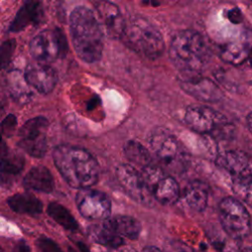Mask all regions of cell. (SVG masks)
Here are the masks:
<instances>
[{
	"mask_svg": "<svg viewBox=\"0 0 252 252\" xmlns=\"http://www.w3.org/2000/svg\"><path fill=\"white\" fill-rule=\"evenodd\" d=\"M19 250H20V252H31V249H30L29 245L23 240L19 244Z\"/></svg>",
	"mask_w": 252,
	"mask_h": 252,
	"instance_id": "1f68e13d",
	"label": "cell"
},
{
	"mask_svg": "<svg viewBox=\"0 0 252 252\" xmlns=\"http://www.w3.org/2000/svg\"><path fill=\"white\" fill-rule=\"evenodd\" d=\"M52 156L56 168L71 187L85 189L97 182L99 165L87 150L59 145L53 150Z\"/></svg>",
	"mask_w": 252,
	"mask_h": 252,
	"instance_id": "6da1fadb",
	"label": "cell"
},
{
	"mask_svg": "<svg viewBox=\"0 0 252 252\" xmlns=\"http://www.w3.org/2000/svg\"><path fill=\"white\" fill-rule=\"evenodd\" d=\"M16 45L17 42L14 38L7 39L0 44V69H4L9 65L16 49Z\"/></svg>",
	"mask_w": 252,
	"mask_h": 252,
	"instance_id": "83f0119b",
	"label": "cell"
},
{
	"mask_svg": "<svg viewBox=\"0 0 252 252\" xmlns=\"http://www.w3.org/2000/svg\"><path fill=\"white\" fill-rule=\"evenodd\" d=\"M142 252H165V251H162L156 246H147L143 249Z\"/></svg>",
	"mask_w": 252,
	"mask_h": 252,
	"instance_id": "d6a6232c",
	"label": "cell"
},
{
	"mask_svg": "<svg viewBox=\"0 0 252 252\" xmlns=\"http://www.w3.org/2000/svg\"><path fill=\"white\" fill-rule=\"evenodd\" d=\"M169 57L185 78L199 76L211 58L208 43L201 33L192 30L174 34L169 45Z\"/></svg>",
	"mask_w": 252,
	"mask_h": 252,
	"instance_id": "3957f363",
	"label": "cell"
},
{
	"mask_svg": "<svg viewBox=\"0 0 252 252\" xmlns=\"http://www.w3.org/2000/svg\"><path fill=\"white\" fill-rule=\"evenodd\" d=\"M38 252H63L59 245L48 237H39L36 240Z\"/></svg>",
	"mask_w": 252,
	"mask_h": 252,
	"instance_id": "f1b7e54d",
	"label": "cell"
},
{
	"mask_svg": "<svg viewBox=\"0 0 252 252\" xmlns=\"http://www.w3.org/2000/svg\"><path fill=\"white\" fill-rule=\"evenodd\" d=\"M6 153H7V150H6L5 145L4 144H0V157L2 158Z\"/></svg>",
	"mask_w": 252,
	"mask_h": 252,
	"instance_id": "d590c367",
	"label": "cell"
},
{
	"mask_svg": "<svg viewBox=\"0 0 252 252\" xmlns=\"http://www.w3.org/2000/svg\"><path fill=\"white\" fill-rule=\"evenodd\" d=\"M116 178L127 193L134 201L143 205H149L153 201V197L149 192L142 173L131 164H119L115 170Z\"/></svg>",
	"mask_w": 252,
	"mask_h": 252,
	"instance_id": "7c38bea8",
	"label": "cell"
},
{
	"mask_svg": "<svg viewBox=\"0 0 252 252\" xmlns=\"http://www.w3.org/2000/svg\"><path fill=\"white\" fill-rule=\"evenodd\" d=\"M180 85L187 94L202 101L215 102L222 97L220 89L213 81L206 78L199 76L184 78Z\"/></svg>",
	"mask_w": 252,
	"mask_h": 252,
	"instance_id": "2e32d148",
	"label": "cell"
},
{
	"mask_svg": "<svg viewBox=\"0 0 252 252\" xmlns=\"http://www.w3.org/2000/svg\"><path fill=\"white\" fill-rule=\"evenodd\" d=\"M185 205L193 212H203L208 204L209 190L206 183L202 181L189 182L180 193Z\"/></svg>",
	"mask_w": 252,
	"mask_h": 252,
	"instance_id": "ac0fdd59",
	"label": "cell"
},
{
	"mask_svg": "<svg viewBox=\"0 0 252 252\" xmlns=\"http://www.w3.org/2000/svg\"><path fill=\"white\" fill-rule=\"evenodd\" d=\"M120 38L134 52L149 59H157L164 51L162 34L152 23L142 17L126 22Z\"/></svg>",
	"mask_w": 252,
	"mask_h": 252,
	"instance_id": "277c9868",
	"label": "cell"
},
{
	"mask_svg": "<svg viewBox=\"0 0 252 252\" xmlns=\"http://www.w3.org/2000/svg\"><path fill=\"white\" fill-rule=\"evenodd\" d=\"M9 207L18 214L36 216L42 212V203L32 194L19 193L8 199Z\"/></svg>",
	"mask_w": 252,
	"mask_h": 252,
	"instance_id": "603a6c76",
	"label": "cell"
},
{
	"mask_svg": "<svg viewBox=\"0 0 252 252\" xmlns=\"http://www.w3.org/2000/svg\"><path fill=\"white\" fill-rule=\"evenodd\" d=\"M103 222L111 228L120 237L135 240L141 232V224L133 217L129 216H114L103 220Z\"/></svg>",
	"mask_w": 252,
	"mask_h": 252,
	"instance_id": "7402d4cb",
	"label": "cell"
},
{
	"mask_svg": "<svg viewBox=\"0 0 252 252\" xmlns=\"http://www.w3.org/2000/svg\"><path fill=\"white\" fill-rule=\"evenodd\" d=\"M165 252H195L192 248L178 241L170 242Z\"/></svg>",
	"mask_w": 252,
	"mask_h": 252,
	"instance_id": "4dcf8cb0",
	"label": "cell"
},
{
	"mask_svg": "<svg viewBox=\"0 0 252 252\" xmlns=\"http://www.w3.org/2000/svg\"><path fill=\"white\" fill-rule=\"evenodd\" d=\"M17 127V117L14 114L7 115L1 122V133L6 137H12L15 134Z\"/></svg>",
	"mask_w": 252,
	"mask_h": 252,
	"instance_id": "f546056e",
	"label": "cell"
},
{
	"mask_svg": "<svg viewBox=\"0 0 252 252\" xmlns=\"http://www.w3.org/2000/svg\"><path fill=\"white\" fill-rule=\"evenodd\" d=\"M77 245H78V247L80 248V250H81L82 252H90L89 248H88L84 243H82V242H78V243H77Z\"/></svg>",
	"mask_w": 252,
	"mask_h": 252,
	"instance_id": "e575fe53",
	"label": "cell"
},
{
	"mask_svg": "<svg viewBox=\"0 0 252 252\" xmlns=\"http://www.w3.org/2000/svg\"><path fill=\"white\" fill-rule=\"evenodd\" d=\"M76 205L80 214L91 220H105L111 213V202L107 195L91 188L78 191Z\"/></svg>",
	"mask_w": 252,
	"mask_h": 252,
	"instance_id": "8fae6325",
	"label": "cell"
},
{
	"mask_svg": "<svg viewBox=\"0 0 252 252\" xmlns=\"http://www.w3.org/2000/svg\"><path fill=\"white\" fill-rule=\"evenodd\" d=\"M94 6L107 35L112 38H120L126 22L118 6L108 1L95 2Z\"/></svg>",
	"mask_w": 252,
	"mask_h": 252,
	"instance_id": "9a60e30c",
	"label": "cell"
},
{
	"mask_svg": "<svg viewBox=\"0 0 252 252\" xmlns=\"http://www.w3.org/2000/svg\"><path fill=\"white\" fill-rule=\"evenodd\" d=\"M89 235L94 242L109 248H118L124 244V239L116 234L103 221L91 226Z\"/></svg>",
	"mask_w": 252,
	"mask_h": 252,
	"instance_id": "cb8c5ba5",
	"label": "cell"
},
{
	"mask_svg": "<svg viewBox=\"0 0 252 252\" xmlns=\"http://www.w3.org/2000/svg\"><path fill=\"white\" fill-rule=\"evenodd\" d=\"M252 48V36L249 32L241 34L238 38L233 39L222 45L220 48V58L230 64H241L247 60Z\"/></svg>",
	"mask_w": 252,
	"mask_h": 252,
	"instance_id": "e0dca14e",
	"label": "cell"
},
{
	"mask_svg": "<svg viewBox=\"0 0 252 252\" xmlns=\"http://www.w3.org/2000/svg\"><path fill=\"white\" fill-rule=\"evenodd\" d=\"M1 141H2V136H1V134H0V144H1Z\"/></svg>",
	"mask_w": 252,
	"mask_h": 252,
	"instance_id": "60d3db41",
	"label": "cell"
},
{
	"mask_svg": "<svg viewBox=\"0 0 252 252\" xmlns=\"http://www.w3.org/2000/svg\"><path fill=\"white\" fill-rule=\"evenodd\" d=\"M219 218L224 232L233 240L247 237L251 231V218L236 198L225 197L219 204Z\"/></svg>",
	"mask_w": 252,
	"mask_h": 252,
	"instance_id": "8992f818",
	"label": "cell"
},
{
	"mask_svg": "<svg viewBox=\"0 0 252 252\" xmlns=\"http://www.w3.org/2000/svg\"><path fill=\"white\" fill-rule=\"evenodd\" d=\"M68 51V41L64 32L55 28L44 30L36 34L30 42L32 56L41 63H49L57 58H63Z\"/></svg>",
	"mask_w": 252,
	"mask_h": 252,
	"instance_id": "52a82bcc",
	"label": "cell"
},
{
	"mask_svg": "<svg viewBox=\"0 0 252 252\" xmlns=\"http://www.w3.org/2000/svg\"><path fill=\"white\" fill-rule=\"evenodd\" d=\"M123 152L130 162L139 165L141 168L152 164V156L150 152L137 141H127L124 144Z\"/></svg>",
	"mask_w": 252,
	"mask_h": 252,
	"instance_id": "d4e9b609",
	"label": "cell"
},
{
	"mask_svg": "<svg viewBox=\"0 0 252 252\" xmlns=\"http://www.w3.org/2000/svg\"><path fill=\"white\" fill-rule=\"evenodd\" d=\"M57 73L48 64L41 62L31 63L25 71L26 82L41 94L50 93L57 83Z\"/></svg>",
	"mask_w": 252,
	"mask_h": 252,
	"instance_id": "5bb4252c",
	"label": "cell"
},
{
	"mask_svg": "<svg viewBox=\"0 0 252 252\" xmlns=\"http://www.w3.org/2000/svg\"><path fill=\"white\" fill-rule=\"evenodd\" d=\"M48 121L43 116L28 120L20 129L18 146L27 154L34 158H42L47 150L45 132Z\"/></svg>",
	"mask_w": 252,
	"mask_h": 252,
	"instance_id": "30bf717a",
	"label": "cell"
},
{
	"mask_svg": "<svg viewBox=\"0 0 252 252\" xmlns=\"http://www.w3.org/2000/svg\"><path fill=\"white\" fill-rule=\"evenodd\" d=\"M246 124H247V127H248V130L252 134V112H250L247 115V117H246Z\"/></svg>",
	"mask_w": 252,
	"mask_h": 252,
	"instance_id": "836d02e7",
	"label": "cell"
},
{
	"mask_svg": "<svg viewBox=\"0 0 252 252\" xmlns=\"http://www.w3.org/2000/svg\"><path fill=\"white\" fill-rule=\"evenodd\" d=\"M23 185L27 189L50 193L54 188V181L48 168L43 165H36L31 168L26 174Z\"/></svg>",
	"mask_w": 252,
	"mask_h": 252,
	"instance_id": "ffe728a7",
	"label": "cell"
},
{
	"mask_svg": "<svg viewBox=\"0 0 252 252\" xmlns=\"http://www.w3.org/2000/svg\"><path fill=\"white\" fill-rule=\"evenodd\" d=\"M187 126L199 134H211L225 130L228 123L226 117L207 105H190L184 113Z\"/></svg>",
	"mask_w": 252,
	"mask_h": 252,
	"instance_id": "9c48e42d",
	"label": "cell"
},
{
	"mask_svg": "<svg viewBox=\"0 0 252 252\" xmlns=\"http://www.w3.org/2000/svg\"><path fill=\"white\" fill-rule=\"evenodd\" d=\"M247 60H248L249 64L252 66V48H251V50H250V52H249V55H248Z\"/></svg>",
	"mask_w": 252,
	"mask_h": 252,
	"instance_id": "8d00e7d4",
	"label": "cell"
},
{
	"mask_svg": "<svg viewBox=\"0 0 252 252\" xmlns=\"http://www.w3.org/2000/svg\"><path fill=\"white\" fill-rule=\"evenodd\" d=\"M0 252H5V251L3 250V248H2V247H0Z\"/></svg>",
	"mask_w": 252,
	"mask_h": 252,
	"instance_id": "ab89813d",
	"label": "cell"
},
{
	"mask_svg": "<svg viewBox=\"0 0 252 252\" xmlns=\"http://www.w3.org/2000/svg\"><path fill=\"white\" fill-rule=\"evenodd\" d=\"M155 157L172 171H181L188 163V154L182 143L169 131L156 128L149 138Z\"/></svg>",
	"mask_w": 252,
	"mask_h": 252,
	"instance_id": "5b68a950",
	"label": "cell"
},
{
	"mask_svg": "<svg viewBox=\"0 0 252 252\" xmlns=\"http://www.w3.org/2000/svg\"><path fill=\"white\" fill-rule=\"evenodd\" d=\"M231 188L236 199L252 207V177H232Z\"/></svg>",
	"mask_w": 252,
	"mask_h": 252,
	"instance_id": "4316f807",
	"label": "cell"
},
{
	"mask_svg": "<svg viewBox=\"0 0 252 252\" xmlns=\"http://www.w3.org/2000/svg\"><path fill=\"white\" fill-rule=\"evenodd\" d=\"M41 17V4L38 1H26L17 12L9 27V32H19L31 24L38 23Z\"/></svg>",
	"mask_w": 252,
	"mask_h": 252,
	"instance_id": "d6986e66",
	"label": "cell"
},
{
	"mask_svg": "<svg viewBox=\"0 0 252 252\" xmlns=\"http://www.w3.org/2000/svg\"><path fill=\"white\" fill-rule=\"evenodd\" d=\"M68 252H77L73 247H69L68 248Z\"/></svg>",
	"mask_w": 252,
	"mask_h": 252,
	"instance_id": "74e56055",
	"label": "cell"
},
{
	"mask_svg": "<svg viewBox=\"0 0 252 252\" xmlns=\"http://www.w3.org/2000/svg\"><path fill=\"white\" fill-rule=\"evenodd\" d=\"M142 176L152 197L163 205H172L180 198L177 181L157 165L150 164L142 168Z\"/></svg>",
	"mask_w": 252,
	"mask_h": 252,
	"instance_id": "ba28073f",
	"label": "cell"
},
{
	"mask_svg": "<svg viewBox=\"0 0 252 252\" xmlns=\"http://www.w3.org/2000/svg\"><path fill=\"white\" fill-rule=\"evenodd\" d=\"M216 163L232 177H252V156L243 151H225L217 157Z\"/></svg>",
	"mask_w": 252,
	"mask_h": 252,
	"instance_id": "4fadbf2b",
	"label": "cell"
},
{
	"mask_svg": "<svg viewBox=\"0 0 252 252\" xmlns=\"http://www.w3.org/2000/svg\"><path fill=\"white\" fill-rule=\"evenodd\" d=\"M70 32L74 49L83 61L94 63L101 58L103 31L91 9L78 6L71 12Z\"/></svg>",
	"mask_w": 252,
	"mask_h": 252,
	"instance_id": "7a4b0ae2",
	"label": "cell"
},
{
	"mask_svg": "<svg viewBox=\"0 0 252 252\" xmlns=\"http://www.w3.org/2000/svg\"><path fill=\"white\" fill-rule=\"evenodd\" d=\"M48 216L55 220L58 224L63 226L65 229L75 231L78 229L79 225L75 218L71 213L62 205L56 202H52L47 207Z\"/></svg>",
	"mask_w": 252,
	"mask_h": 252,
	"instance_id": "484cf974",
	"label": "cell"
},
{
	"mask_svg": "<svg viewBox=\"0 0 252 252\" xmlns=\"http://www.w3.org/2000/svg\"><path fill=\"white\" fill-rule=\"evenodd\" d=\"M25 159L16 153L8 152L0 159V184L4 187H10L24 169Z\"/></svg>",
	"mask_w": 252,
	"mask_h": 252,
	"instance_id": "44dd1931",
	"label": "cell"
},
{
	"mask_svg": "<svg viewBox=\"0 0 252 252\" xmlns=\"http://www.w3.org/2000/svg\"><path fill=\"white\" fill-rule=\"evenodd\" d=\"M123 252H134L132 249H126V251H123Z\"/></svg>",
	"mask_w": 252,
	"mask_h": 252,
	"instance_id": "f35d334b",
	"label": "cell"
}]
</instances>
